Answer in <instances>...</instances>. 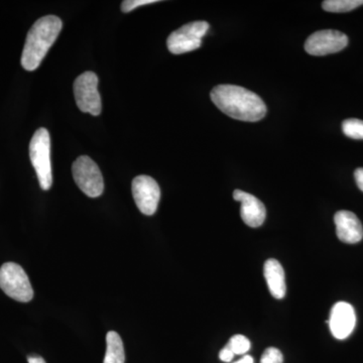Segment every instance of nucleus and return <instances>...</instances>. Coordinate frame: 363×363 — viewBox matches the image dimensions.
<instances>
[{
  "label": "nucleus",
  "instance_id": "1",
  "mask_svg": "<svg viewBox=\"0 0 363 363\" xmlns=\"http://www.w3.org/2000/svg\"><path fill=\"white\" fill-rule=\"evenodd\" d=\"M211 99L223 113L238 121L255 123L267 114L262 98L240 86H216L211 91Z\"/></svg>",
  "mask_w": 363,
  "mask_h": 363
},
{
  "label": "nucleus",
  "instance_id": "2",
  "mask_svg": "<svg viewBox=\"0 0 363 363\" xmlns=\"http://www.w3.org/2000/svg\"><path fill=\"white\" fill-rule=\"evenodd\" d=\"M63 28L61 18L47 16L33 23L26 35L25 47L21 55V66L26 71L39 68L50 48L58 39Z\"/></svg>",
  "mask_w": 363,
  "mask_h": 363
},
{
  "label": "nucleus",
  "instance_id": "3",
  "mask_svg": "<svg viewBox=\"0 0 363 363\" xmlns=\"http://www.w3.org/2000/svg\"><path fill=\"white\" fill-rule=\"evenodd\" d=\"M30 157L40 188L44 191L49 190L52 184L51 138L45 128H39L33 135L30 143Z\"/></svg>",
  "mask_w": 363,
  "mask_h": 363
},
{
  "label": "nucleus",
  "instance_id": "4",
  "mask_svg": "<svg viewBox=\"0 0 363 363\" xmlns=\"http://www.w3.org/2000/svg\"><path fill=\"white\" fill-rule=\"evenodd\" d=\"M0 288L18 302L28 303L33 300L30 279L25 269L14 262H6L0 267Z\"/></svg>",
  "mask_w": 363,
  "mask_h": 363
},
{
  "label": "nucleus",
  "instance_id": "5",
  "mask_svg": "<svg viewBox=\"0 0 363 363\" xmlns=\"http://www.w3.org/2000/svg\"><path fill=\"white\" fill-rule=\"evenodd\" d=\"M74 180L80 190L90 198H97L104 191V180L96 162L89 157H79L72 166Z\"/></svg>",
  "mask_w": 363,
  "mask_h": 363
},
{
  "label": "nucleus",
  "instance_id": "6",
  "mask_svg": "<svg viewBox=\"0 0 363 363\" xmlns=\"http://www.w3.org/2000/svg\"><path fill=\"white\" fill-rule=\"evenodd\" d=\"M208 30L209 23L203 21H193L181 26L169 35L167 40L169 51L174 55H181L199 49Z\"/></svg>",
  "mask_w": 363,
  "mask_h": 363
},
{
  "label": "nucleus",
  "instance_id": "7",
  "mask_svg": "<svg viewBox=\"0 0 363 363\" xmlns=\"http://www.w3.org/2000/svg\"><path fill=\"white\" fill-rule=\"evenodd\" d=\"M98 77L93 72L81 74L74 82V95L78 108L85 113L98 116L101 113V97L98 92Z\"/></svg>",
  "mask_w": 363,
  "mask_h": 363
},
{
  "label": "nucleus",
  "instance_id": "8",
  "mask_svg": "<svg viewBox=\"0 0 363 363\" xmlns=\"http://www.w3.org/2000/svg\"><path fill=\"white\" fill-rule=\"evenodd\" d=\"M131 189L140 211L147 216L156 213L161 199V189L156 180L150 176H138L133 179Z\"/></svg>",
  "mask_w": 363,
  "mask_h": 363
},
{
  "label": "nucleus",
  "instance_id": "9",
  "mask_svg": "<svg viewBox=\"0 0 363 363\" xmlns=\"http://www.w3.org/2000/svg\"><path fill=\"white\" fill-rule=\"evenodd\" d=\"M348 45L345 33L335 30H323L313 33L305 43V50L312 56H326L342 51Z\"/></svg>",
  "mask_w": 363,
  "mask_h": 363
},
{
  "label": "nucleus",
  "instance_id": "10",
  "mask_svg": "<svg viewBox=\"0 0 363 363\" xmlns=\"http://www.w3.org/2000/svg\"><path fill=\"white\" fill-rule=\"evenodd\" d=\"M332 335L343 340L352 333L357 324V315L352 306L346 302H338L332 308L328 321Z\"/></svg>",
  "mask_w": 363,
  "mask_h": 363
},
{
  "label": "nucleus",
  "instance_id": "11",
  "mask_svg": "<svg viewBox=\"0 0 363 363\" xmlns=\"http://www.w3.org/2000/svg\"><path fill=\"white\" fill-rule=\"evenodd\" d=\"M235 201L241 203L240 216L247 225L257 228L262 225L267 217V210L264 203L257 197L241 190L233 192Z\"/></svg>",
  "mask_w": 363,
  "mask_h": 363
},
{
  "label": "nucleus",
  "instance_id": "12",
  "mask_svg": "<svg viewBox=\"0 0 363 363\" xmlns=\"http://www.w3.org/2000/svg\"><path fill=\"white\" fill-rule=\"evenodd\" d=\"M339 240L348 245L359 242L363 238V227L358 217L350 211H338L334 216Z\"/></svg>",
  "mask_w": 363,
  "mask_h": 363
},
{
  "label": "nucleus",
  "instance_id": "13",
  "mask_svg": "<svg viewBox=\"0 0 363 363\" xmlns=\"http://www.w3.org/2000/svg\"><path fill=\"white\" fill-rule=\"evenodd\" d=\"M264 274L272 297L279 300L285 297L286 292L285 272L278 260L267 259L264 267Z\"/></svg>",
  "mask_w": 363,
  "mask_h": 363
},
{
  "label": "nucleus",
  "instance_id": "14",
  "mask_svg": "<svg viewBox=\"0 0 363 363\" xmlns=\"http://www.w3.org/2000/svg\"><path fill=\"white\" fill-rule=\"evenodd\" d=\"M125 352L123 339L116 332L111 331L106 335V353L104 363H124Z\"/></svg>",
  "mask_w": 363,
  "mask_h": 363
},
{
  "label": "nucleus",
  "instance_id": "15",
  "mask_svg": "<svg viewBox=\"0 0 363 363\" xmlns=\"http://www.w3.org/2000/svg\"><path fill=\"white\" fill-rule=\"evenodd\" d=\"M363 6V0H326L322 4L324 11L328 13H348Z\"/></svg>",
  "mask_w": 363,
  "mask_h": 363
},
{
  "label": "nucleus",
  "instance_id": "16",
  "mask_svg": "<svg viewBox=\"0 0 363 363\" xmlns=\"http://www.w3.org/2000/svg\"><path fill=\"white\" fill-rule=\"evenodd\" d=\"M344 135L352 140H363V121L357 118L346 119L342 123Z\"/></svg>",
  "mask_w": 363,
  "mask_h": 363
},
{
  "label": "nucleus",
  "instance_id": "17",
  "mask_svg": "<svg viewBox=\"0 0 363 363\" xmlns=\"http://www.w3.org/2000/svg\"><path fill=\"white\" fill-rule=\"evenodd\" d=\"M226 346L233 351L234 355H242L248 352L252 347V344L245 336L234 335L226 344Z\"/></svg>",
  "mask_w": 363,
  "mask_h": 363
},
{
  "label": "nucleus",
  "instance_id": "18",
  "mask_svg": "<svg viewBox=\"0 0 363 363\" xmlns=\"http://www.w3.org/2000/svg\"><path fill=\"white\" fill-rule=\"evenodd\" d=\"M284 357L278 348L269 347L262 354L260 363H283Z\"/></svg>",
  "mask_w": 363,
  "mask_h": 363
},
{
  "label": "nucleus",
  "instance_id": "19",
  "mask_svg": "<svg viewBox=\"0 0 363 363\" xmlns=\"http://www.w3.org/2000/svg\"><path fill=\"white\" fill-rule=\"evenodd\" d=\"M155 2H157V0H125L121 4V11L123 13H130L138 7L155 4Z\"/></svg>",
  "mask_w": 363,
  "mask_h": 363
},
{
  "label": "nucleus",
  "instance_id": "20",
  "mask_svg": "<svg viewBox=\"0 0 363 363\" xmlns=\"http://www.w3.org/2000/svg\"><path fill=\"white\" fill-rule=\"evenodd\" d=\"M234 357H235V355H234L233 351L229 350L227 346H225V347L220 351V353H219V358H220L221 362H230L231 360L233 359Z\"/></svg>",
  "mask_w": 363,
  "mask_h": 363
},
{
  "label": "nucleus",
  "instance_id": "21",
  "mask_svg": "<svg viewBox=\"0 0 363 363\" xmlns=\"http://www.w3.org/2000/svg\"><path fill=\"white\" fill-rule=\"evenodd\" d=\"M354 178L355 181H357L358 188L363 192V168H358L357 171L354 172Z\"/></svg>",
  "mask_w": 363,
  "mask_h": 363
},
{
  "label": "nucleus",
  "instance_id": "22",
  "mask_svg": "<svg viewBox=\"0 0 363 363\" xmlns=\"http://www.w3.org/2000/svg\"><path fill=\"white\" fill-rule=\"evenodd\" d=\"M28 363H45L44 358L40 357H30L28 358Z\"/></svg>",
  "mask_w": 363,
  "mask_h": 363
},
{
  "label": "nucleus",
  "instance_id": "23",
  "mask_svg": "<svg viewBox=\"0 0 363 363\" xmlns=\"http://www.w3.org/2000/svg\"><path fill=\"white\" fill-rule=\"evenodd\" d=\"M234 363H253V358L250 355H245L241 359Z\"/></svg>",
  "mask_w": 363,
  "mask_h": 363
}]
</instances>
